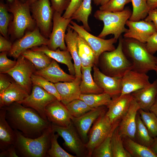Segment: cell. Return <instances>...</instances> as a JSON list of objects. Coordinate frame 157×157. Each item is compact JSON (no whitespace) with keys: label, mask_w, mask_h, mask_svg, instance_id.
<instances>
[{"label":"cell","mask_w":157,"mask_h":157,"mask_svg":"<svg viewBox=\"0 0 157 157\" xmlns=\"http://www.w3.org/2000/svg\"><path fill=\"white\" fill-rule=\"evenodd\" d=\"M4 107L6 118L10 125L26 137L37 138L52 125L48 120L43 118L34 110L18 103H14Z\"/></svg>","instance_id":"1"},{"label":"cell","mask_w":157,"mask_h":157,"mask_svg":"<svg viewBox=\"0 0 157 157\" xmlns=\"http://www.w3.org/2000/svg\"><path fill=\"white\" fill-rule=\"evenodd\" d=\"M122 46L124 54L132 64V69L146 74L154 70L157 57L148 51L145 43L135 39L122 38Z\"/></svg>","instance_id":"2"},{"label":"cell","mask_w":157,"mask_h":157,"mask_svg":"<svg viewBox=\"0 0 157 157\" xmlns=\"http://www.w3.org/2000/svg\"><path fill=\"white\" fill-rule=\"evenodd\" d=\"M14 130L16 140L14 145L18 156L25 157L47 156L53 132L52 125L45 129L41 135L35 138L26 137L19 131Z\"/></svg>","instance_id":"3"},{"label":"cell","mask_w":157,"mask_h":157,"mask_svg":"<svg viewBox=\"0 0 157 157\" xmlns=\"http://www.w3.org/2000/svg\"><path fill=\"white\" fill-rule=\"evenodd\" d=\"M132 13L128 7L123 11L118 12L97 10L94 13V17L104 23L103 29L98 37L103 38L108 35L113 34L117 40L123 33L127 31L128 29L125 27V25Z\"/></svg>","instance_id":"4"},{"label":"cell","mask_w":157,"mask_h":157,"mask_svg":"<svg viewBox=\"0 0 157 157\" xmlns=\"http://www.w3.org/2000/svg\"><path fill=\"white\" fill-rule=\"evenodd\" d=\"M122 38L121 35L119 38L115 49L105 52L99 57L102 72L106 75L122 78L127 71L133 69L132 64L123 51Z\"/></svg>","instance_id":"5"},{"label":"cell","mask_w":157,"mask_h":157,"mask_svg":"<svg viewBox=\"0 0 157 157\" xmlns=\"http://www.w3.org/2000/svg\"><path fill=\"white\" fill-rule=\"evenodd\" d=\"M7 4L8 11L13 15L11 25V32L14 37L18 39L24 35L27 30L34 29L35 21L30 14V5L27 1L13 0Z\"/></svg>","instance_id":"6"},{"label":"cell","mask_w":157,"mask_h":157,"mask_svg":"<svg viewBox=\"0 0 157 157\" xmlns=\"http://www.w3.org/2000/svg\"><path fill=\"white\" fill-rule=\"evenodd\" d=\"M107 110L95 121L89 132L88 140L85 144L87 157H92L94 149L119 125L112 124L106 114Z\"/></svg>","instance_id":"7"},{"label":"cell","mask_w":157,"mask_h":157,"mask_svg":"<svg viewBox=\"0 0 157 157\" xmlns=\"http://www.w3.org/2000/svg\"><path fill=\"white\" fill-rule=\"evenodd\" d=\"M52 130L63 139V144L69 151L79 157H87L85 144L72 121L66 127L52 124Z\"/></svg>","instance_id":"8"},{"label":"cell","mask_w":157,"mask_h":157,"mask_svg":"<svg viewBox=\"0 0 157 157\" xmlns=\"http://www.w3.org/2000/svg\"><path fill=\"white\" fill-rule=\"evenodd\" d=\"M68 26L77 32L90 47L99 60L101 55L106 51H110L116 48L114 44L117 40L114 37L108 39H104L95 36L85 30L82 26L78 24L72 20Z\"/></svg>","instance_id":"9"},{"label":"cell","mask_w":157,"mask_h":157,"mask_svg":"<svg viewBox=\"0 0 157 157\" xmlns=\"http://www.w3.org/2000/svg\"><path fill=\"white\" fill-rule=\"evenodd\" d=\"M37 70L34 65L24 57L20 55L17 58L16 63L7 72L14 81L31 93L33 85L31 76Z\"/></svg>","instance_id":"10"},{"label":"cell","mask_w":157,"mask_h":157,"mask_svg":"<svg viewBox=\"0 0 157 157\" xmlns=\"http://www.w3.org/2000/svg\"><path fill=\"white\" fill-rule=\"evenodd\" d=\"M34 19L45 37L49 36L54 11L49 0H38L30 5Z\"/></svg>","instance_id":"11"},{"label":"cell","mask_w":157,"mask_h":157,"mask_svg":"<svg viewBox=\"0 0 157 157\" xmlns=\"http://www.w3.org/2000/svg\"><path fill=\"white\" fill-rule=\"evenodd\" d=\"M57 99L55 96L40 86L33 85L31 93L19 103L33 109L43 118L48 120L45 114V108L49 104Z\"/></svg>","instance_id":"12"},{"label":"cell","mask_w":157,"mask_h":157,"mask_svg":"<svg viewBox=\"0 0 157 157\" xmlns=\"http://www.w3.org/2000/svg\"><path fill=\"white\" fill-rule=\"evenodd\" d=\"M49 42V40L41 34L40 29L36 28L26 32L23 36L15 41L8 52L9 55L15 59H17L26 50L43 45L47 46Z\"/></svg>","instance_id":"13"},{"label":"cell","mask_w":157,"mask_h":157,"mask_svg":"<svg viewBox=\"0 0 157 157\" xmlns=\"http://www.w3.org/2000/svg\"><path fill=\"white\" fill-rule=\"evenodd\" d=\"M72 20L71 18H64L61 14L54 12L52 30L47 46L49 49L53 50L58 48L62 50H67L65 40V32Z\"/></svg>","instance_id":"14"},{"label":"cell","mask_w":157,"mask_h":157,"mask_svg":"<svg viewBox=\"0 0 157 157\" xmlns=\"http://www.w3.org/2000/svg\"><path fill=\"white\" fill-rule=\"evenodd\" d=\"M126 25L129 28L124 33V38L135 39L144 43H146L149 37L157 32L154 23L144 19L135 22L128 20Z\"/></svg>","instance_id":"15"},{"label":"cell","mask_w":157,"mask_h":157,"mask_svg":"<svg viewBox=\"0 0 157 157\" xmlns=\"http://www.w3.org/2000/svg\"><path fill=\"white\" fill-rule=\"evenodd\" d=\"M133 99L131 94L120 95L112 98L107 106L106 114L113 125H119L128 110Z\"/></svg>","instance_id":"16"},{"label":"cell","mask_w":157,"mask_h":157,"mask_svg":"<svg viewBox=\"0 0 157 157\" xmlns=\"http://www.w3.org/2000/svg\"><path fill=\"white\" fill-rule=\"evenodd\" d=\"M107 106L95 108L77 118L72 116L71 120L85 144L88 140V133L91 126L97 119L107 110Z\"/></svg>","instance_id":"17"},{"label":"cell","mask_w":157,"mask_h":157,"mask_svg":"<svg viewBox=\"0 0 157 157\" xmlns=\"http://www.w3.org/2000/svg\"><path fill=\"white\" fill-rule=\"evenodd\" d=\"M147 74L130 69L121 78L122 92L120 95L131 94L150 84Z\"/></svg>","instance_id":"18"},{"label":"cell","mask_w":157,"mask_h":157,"mask_svg":"<svg viewBox=\"0 0 157 157\" xmlns=\"http://www.w3.org/2000/svg\"><path fill=\"white\" fill-rule=\"evenodd\" d=\"M92 67L94 80L104 92L110 95L112 98L120 95L122 90L121 78L106 75L94 65Z\"/></svg>","instance_id":"19"},{"label":"cell","mask_w":157,"mask_h":157,"mask_svg":"<svg viewBox=\"0 0 157 157\" xmlns=\"http://www.w3.org/2000/svg\"><path fill=\"white\" fill-rule=\"evenodd\" d=\"M45 113L47 119L54 125L66 127L72 122V116L65 105L57 99L46 106Z\"/></svg>","instance_id":"20"},{"label":"cell","mask_w":157,"mask_h":157,"mask_svg":"<svg viewBox=\"0 0 157 157\" xmlns=\"http://www.w3.org/2000/svg\"><path fill=\"white\" fill-rule=\"evenodd\" d=\"M140 107L133 98L129 109L122 118L118 126L122 137H127L134 140L136 127V117Z\"/></svg>","instance_id":"21"},{"label":"cell","mask_w":157,"mask_h":157,"mask_svg":"<svg viewBox=\"0 0 157 157\" xmlns=\"http://www.w3.org/2000/svg\"><path fill=\"white\" fill-rule=\"evenodd\" d=\"M34 74L40 76L54 83L72 81L76 78L75 75L68 74L64 71L57 61L53 59L47 67L37 70Z\"/></svg>","instance_id":"22"},{"label":"cell","mask_w":157,"mask_h":157,"mask_svg":"<svg viewBox=\"0 0 157 157\" xmlns=\"http://www.w3.org/2000/svg\"><path fill=\"white\" fill-rule=\"evenodd\" d=\"M81 77H76L71 82H60L54 83L61 98V101L66 105L72 101L79 99L81 93L80 84Z\"/></svg>","instance_id":"23"},{"label":"cell","mask_w":157,"mask_h":157,"mask_svg":"<svg viewBox=\"0 0 157 157\" xmlns=\"http://www.w3.org/2000/svg\"><path fill=\"white\" fill-rule=\"evenodd\" d=\"M140 109L149 111L157 95V79L148 86L131 93Z\"/></svg>","instance_id":"24"},{"label":"cell","mask_w":157,"mask_h":157,"mask_svg":"<svg viewBox=\"0 0 157 157\" xmlns=\"http://www.w3.org/2000/svg\"><path fill=\"white\" fill-rule=\"evenodd\" d=\"M29 95L21 85L15 81H12L10 86L0 94V107H7L15 102L19 103Z\"/></svg>","instance_id":"25"},{"label":"cell","mask_w":157,"mask_h":157,"mask_svg":"<svg viewBox=\"0 0 157 157\" xmlns=\"http://www.w3.org/2000/svg\"><path fill=\"white\" fill-rule=\"evenodd\" d=\"M6 114L5 108H0V147L2 151L14 145L16 140L15 131L7 121Z\"/></svg>","instance_id":"26"},{"label":"cell","mask_w":157,"mask_h":157,"mask_svg":"<svg viewBox=\"0 0 157 157\" xmlns=\"http://www.w3.org/2000/svg\"><path fill=\"white\" fill-rule=\"evenodd\" d=\"M31 49L42 52L57 62L66 65L70 74L75 75L74 65L72 62V58L67 50H62L58 48L55 50L50 49L47 46L43 45L33 47Z\"/></svg>","instance_id":"27"},{"label":"cell","mask_w":157,"mask_h":157,"mask_svg":"<svg viewBox=\"0 0 157 157\" xmlns=\"http://www.w3.org/2000/svg\"><path fill=\"white\" fill-rule=\"evenodd\" d=\"M65 37L67 50L74 61L76 77H81V63L79 56L77 42L78 33L68 26Z\"/></svg>","instance_id":"28"},{"label":"cell","mask_w":157,"mask_h":157,"mask_svg":"<svg viewBox=\"0 0 157 157\" xmlns=\"http://www.w3.org/2000/svg\"><path fill=\"white\" fill-rule=\"evenodd\" d=\"M92 67L81 66V80L80 87L81 94H99L104 92L93 78L91 74Z\"/></svg>","instance_id":"29"},{"label":"cell","mask_w":157,"mask_h":157,"mask_svg":"<svg viewBox=\"0 0 157 157\" xmlns=\"http://www.w3.org/2000/svg\"><path fill=\"white\" fill-rule=\"evenodd\" d=\"M77 42L81 66L93 67L99 61L94 51L86 41L78 35Z\"/></svg>","instance_id":"30"},{"label":"cell","mask_w":157,"mask_h":157,"mask_svg":"<svg viewBox=\"0 0 157 157\" xmlns=\"http://www.w3.org/2000/svg\"><path fill=\"white\" fill-rule=\"evenodd\" d=\"M125 149L133 157H157L149 147L142 145L127 137H122Z\"/></svg>","instance_id":"31"},{"label":"cell","mask_w":157,"mask_h":157,"mask_svg":"<svg viewBox=\"0 0 157 157\" xmlns=\"http://www.w3.org/2000/svg\"><path fill=\"white\" fill-rule=\"evenodd\" d=\"M21 55L31 62L37 70L41 69L47 67L53 59L42 52L32 49L26 50Z\"/></svg>","instance_id":"32"},{"label":"cell","mask_w":157,"mask_h":157,"mask_svg":"<svg viewBox=\"0 0 157 157\" xmlns=\"http://www.w3.org/2000/svg\"><path fill=\"white\" fill-rule=\"evenodd\" d=\"M153 140L154 138L150 135L138 111L136 117L134 141L142 145L149 147Z\"/></svg>","instance_id":"33"},{"label":"cell","mask_w":157,"mask_h":157,"mask_svg":"<svg viewBox=\"0 0 157 157\" xmlns=\"http://www.w3.org/2000/svg\"><path fill=\"white\" fill-rule=\"evenodd\" d=\"M79 99L94 108L103 106H107L112 99L110 95L104 92L99 94H81Z\"/></svg>","instance_id":"34"},{"label":"cell","mask_w":157,"mask_h":157,"mask_svg":"<svg viewBox=\"0 0 157 157\" xmlns=\"http://www.w3.org/2000/svg\"><path fill=\"white\" fill-rule=\"evenodd\" d=\"M91 1L92 0H83L71 17L72 19L81 22L83 25L82 26L88 32L91 31L88 23V18L92 10Z\"/></svg>","instance_id":"35"},{"label":"cell","mask_w":157,"mask_h":157,"mask_svg":"<svg viewBox=\"0 0 157 157\" xmlns=\"http://www.w3.org/2000/svg\"><path fill=\"white\" fill-rule=\"evenodd\" d=\"M118 126L114 130L111 138L113 157H132L124 147L122 138L119 133Z\"/></svg>","instance_id":"36"},{"label":"cell","mask_w":157,"mask_h":157,"mask_svg":"<svg viewBox=\"0 0 157 157\" xmlns=\"http://www.w3.org/2000/svg\"><path fill=\"white\" fill-rule=\"evenodd\" d=\"M131 2L133 10L129 20L135 22L144 19L147 16L149 11L147 0H131Z\"/></svg>","instance_id":"37"},{"label":"cell","mask_w":157,"mask_h":157,"mask_svg":"<svg viewBox=\"0 0 157 157\" xmlns=\"http://www.w3.org/2000/svg\"><path fill=\"white\" fill-rule=\"evenodd\" d=\"M141 119L150 135L153 138L157 136V117L153 113L141 109L138 111Z\"/></svg>","instance_id":"38"},{"label":"cell","mask_w":157,"mask_h":157,"mask_svg":"<svg viewBox=\"0 0 157 157\" xmlns=\"http://www.w3.org/2000/svg\"><path fill=\"white\" fill-rule=\"evenodd\" d=\"M71 115L78 117L94 108L89 106L85 102L79 99H74L65 105Z\"/></svg>","instance_id":"39"},{"label":"cell","mask_w":157,"mask_h":157,"mask_svg":"<svg viewBox=\"0 0 157 157\" xmlns=\"http://www.w3.org/2000/svg\"><path fill=\"white\" fill-rule=\"evenodd\" d=\"M33 85H36L42 88L49 93L55 96L57 100L61 101V98L54 83L39 75L33 74L31 76Z\"/></svg>","instance_id":"40"},{"label":"cell","mask_w":157,"mask_h":157,"mask_svg":"<svg viewBox=\"0 0 157 157\" xmlns=\"http://www.w3.org/2000/svg\"><path fill=\"white\" fill-rule=\"evenodd\" d=\"M58 134L53 133L51 139L50 147L47 153V156L49 157H76L64 150L59 145L58 138Z\"/></svg>","instance_id":"41"},{"label":"cell","mask_w":157,"mask_h":157,"mask_svg":"<svg viewBox=\"0 0 157 157\" xmlns=\"http://www.w3.org/2000/svg\"><path fill=\"white\" fill-rule=\"evenodd\" d=\"M113 132L110 133L107 137L94 149L92 157H113L111 146V138Z\"/></svg>","instance_id":"42"},{"label":"cell","mask_w":157,"mask_h":157,"mask_svg":"<svg viewBox=\"0 0 157 157\" xmlns=\"http://www.w3.org/2000/svg\"><path fill=\"white\" fill-rule=\"evenodd\" d=\"M7 4L2 1L0 3V32L2 36L7 38L8 26L10 16L8 12Z\"/></svg>","instance_id":"43"},{"label":"cell","mask_w":157,"mask_h":157,"mask_svg":"<svg viewBox=\"0 0 157 157\" xmlns=\"http://www.w3.org/2000/svg\"><path fill=\"white\" fill-rule=\"evenodd\" d=\"M131 2V0H109L105 4L101 6L99 10L110 12L123 11L125 5Z\"/></svg>","instance_id":"44"},{"label":"cell","mask_w":157,"mask_h":157,"mask_svg":"<svg viewBox=\"0 0 157 157\" xmlns=\"http://www.w3.org/2000/svg\"><path fill=\"white\" fill-rule=\"evenodd\" d=\"M7 52H1L0 54V73L6 74L15 65L17 61L13 60L7 57Z\"/></svg>","instance_id":"45"},{"label":"cell","mask_w":157,"mask_h":157,"mask_svg":"<svg viewBox=\"0 0 157 157\" xmlns=\"http://www.w3.org/2000/svg\"><path fill=\"white\" fill-rule=\"evenodd\" d=\"M51 7L54 12H57L62 14L65 10L70 3L71 0H49Z\"/></svg>","instance_id":"46"},{"label":"cell","mask_w":157,"mask_h":157,"mask_svg":"<svg viewBox=\"0 0 157 157\" xmlns=\"http://www.w3.org/2000/svg\"><path fill=\"white\" fill-rule=\"evenodd\" d=\"M83 0H71L68 6L62 16L65 18H71L74 13L80 6Z\"/></svg>","instance_id":"47"},{"label":"cell","mask_w":157,"mask_h":157,"mask_svg":"<svg viewBox=\"0 0 157 157\" xmlns=\"http://www.w3.org/2000/svg\"><path fill=\"white\" fill-rule=\"evenodd\" d=\"M145 44L147 50L151 54L154 55L157 51V32L149 37Z\"/></svg>","instance_id":"48"},{"label":"cell","mask_w":157,"mask_h":157,"mask_svg":"<svg viewBox=\"0 0 157 157\" xmlns=\"http://www.w3.org/2000/svg\"><path fill=\"white\" fill-rule=\"evenodd\" d=\"M12 44L11 43L2 35L0 36V52H9L11 49Z\"/></svg>","instance_id":"49"},{"label":"cell","mask_w":157,"mask_h":157,"mask_svg":"<svg viewBox=\"0 0 157 157\" xmlns=\"http://www.w3.org/2000/svg\"><path fill=\"white\" fill-rule=\"evenodd\" d=\"M4 74L0 73V94L4 92L12 82Z\"/></svg>","instance_id":"50"},{"label":"cell","mask_w":157,"mask_h":157,"mask_svg":"<svg viewBox=\"0 0 157 157\" xmlns=\"http://www.w3.org/2000/svg\"><path fill=\"white\" fill-rule=\"evenodd\" d=\"M145 20L152 22L154 25L157 32V8L149 11Z\"/></svg>","instance_id":"51"},{"label":"cell","mask_w":157,"mask_h":157,"mask_svg":"<svg viewBox=\"0 0 157 157\" xmlns=\"http://www.w3.org/2000/svg\"><path fill=\"white\" fill-rule=\"evenodd\" d=\"M14 145H12L7 149L2 151L0 157H18Z\"/></svg>","instance_id":"52"},{"label":"cell","mask_w":157,"mask_h":157,"mask_svg":"<svg viewBox=\"0 0 157 157\" xmlns=\"http://www.w3.org/2000/svg\"><path fill=\"white\" fill-rule=\"evenodd\" d=\"M149 10L157 8V0H147Z\"/></svg>","instance_id":"53"},{"label":"cell","mask_w":157,"mask_h":157,"mask_svg":"<svg viewBox=\"0 0 157 157\" xmlns=\"http://www.w3.org/2000/svg\"><path fill=\"white\" fill-rule=\"evenodd\" d=\"M149 148L157 156V136L154 138L153 143Z\"/></svg>","instance_id":"54"},{"label":"cell","mask_w":157,"mask_h":157,"mask_svg":"<svg viewBox=\"0 0 157 157\" xmlns=\"http://www.w3.org/2000/svg\"><path fill=\"white\" fill-rule=\"evenodd\" d=\"M149 111L154 113L157 117V95L154 103L150 107Z\"/></svg>","instance_id":"55"},{"label":"cell","mask_w":157,"mask_h":157,"mask_svg":"<svg viewBox=\"0 0 157 157\" xmlns=\"http://www.w3.org/2000/svg\"><path fill=\"white\" fill-rule=\"evenodd\" d=\"M109 0H101L100 5H103L106 3Z\"/></svg>","instance_id":"56"},{"label":"cell","mask_w":157,"mask_h":157,"mask_svg":"<svg viewBox=\"0 0 157 157\" xmlns=\"http://www.w3.org/2000/svg\"><path fill=\"white\" fill-rule=\"evenodd\" d=\"M94 3L96 6L100 5L101 0H93Z\"/></svg>","instance_id":"57"},{"label":"cell","mask_w":157,"mask_h":157,"mask_svg":"<svg viewBox=\"0 0 157 157\" xmlns=\"http://www.w3.org/2000/svg\"><path fill=\"white\" fill-rule=\"evenodd\" d=\"M37 0H27V1H28L30 5Z\"/></svg>","instance_id":"58"},{"label":"cell","mask_w":157,"mask_h":157,"mask_svg":"<svg viewBox=\"0 0 157 157\" xmlns=\"http://www.w3.org/2000/svg\"><path fill=\"white\" fill-rule=\"evenodd\" d=\"M154 70L155 71L156 75L157 76V61L156 65V66Z\"/></svg>","instance_id":"59"},{"label":"cell","mask_w":157,"mask_h":157,"mask_svg":"<svg viewBox=\"0 0 157 157\" xmlns=\"http://www.w3.org/2000/svg\"><path fill=\"white\" fill-rule=\"evenodd\" d=\"M8 2H12L13 0H7ZM22 1L24 2H26L27 0H21Z\"/></svg>","instance_id":"60"},{"label":"cell","mask_w":157,"mask_h":157,"mask_svg":"<svg viewBox=\"0 0 157 157\" xmlns=\"http://www.w3.org/2000/svg\"></svg>","instance_id":"61"}]
</instances>
